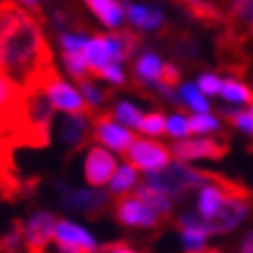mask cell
Returning <instances> with one entry per match:
<instances>
[{
    "label": "cell",
    "instance_id": "6da1fadb",
    "mask_svg": "<svg viewBox=\"0 0 253 253\" xmlns=\"http://www.w3.org/2000/svg\"><path fill=\"white\" fill-rule=\"evenodd\" d=\"M51 70V51L40 21L23 9L12 7L0 42V72L26 91L42 84Z\"/></svg>",
    "mask_w": 253,
    "mask_h": 253
},
{
    "label": "cell",
    "instance_id": "7a4b0ae2",
    "mask_svg": "<svg viewBox=\"0 0 253 253\" xmlns=\"http://www.w3.org/2000/svg\"><path fill=\"white\" fill-rule=\"evenodd\" d=\"M144 179L149 184L158 186L161 191H165L169 198L176 202V200L186 198V195L193 191L198 193V188L202 184H207L209 179H211V174L191 168L186 161H179V158H176V161L168 163L163 169H156L151 174H146Z\"/></svg>",
    "mask_w": 253,
    "mask_h": 253
},
{
    "label": "cell",
    "instance_id": "3957f363",
    "mask_svg": "<svg viewBox=\"0 0 253 253\" xmlns=\"http://www.w3.org/2000/svg\"><path fill=\"white\" fill-rule=\"evenodd\" d=\"M58 200L61 205L70 211L86 216H98L105 211L112 202V193H105L102 188H75V186H63L58 184Z\"/></svg>",
    "mask_w": 253,
    "mask_h": 253
},
{
    "label": "cell",
    "instance_id": "277c9868",
    "mask_svg": "<svg viewBox=\"0 0 253 253\" xmlns=\"http://www.w3.org/2000/svg\"><path fill=\"white\" fill-rule=\"evenodd\" d=\"M126 156L142 174H151L156 169H163L168 163H172V149L156 142V137H135Z\"/></svg>",
    "mask_w": 253,
    "mask_h": 253
},
{
    "label": "cell",
    "instance_id": "5b68a950",
    "mask_svg": "<svg viewBox=\"0 0 253 253\" xmlns=\"http://www.w3.org/2000/svg\"><path fill=\"white\" fill-rule=\"evenodd\" d=\"M114 216L126 228H142V230L156 228L161 218V214L139 195H121L114 207Z\"/></svg>",
    "mask_w": 253,
    "mask_h": 253
},
{
    "label": "cell",
    "instance_id": "8992f818",
    "mask_svg": "<svg viewBox=\"0 0 253 253\" xmlns=\"http://www.w3.org/2000/svg\"><path fill=\"white\" fill-rule=\"evenodd\" d=\"M54 244L63 253H93L98 251V239L93 237L91 230H86L84 225L75 221L61 218L56 221L54 230Z\"/></svg>",
    "mask_w": 253,
    "mask_h": 253
},
{
    "label": "cell",
    "instance_id": "52a82bcc",
    "mask_svg": "<svg viewBox=\"0 0 253 253\" xmlns=\"http://www.w3.org/2000/svg\"><path fill=\"white\" fill-rule=\"evenodd\" d=\"M42 86H44V91L51 100V105L56 107V112L70 114V112H84L86 109V100L82 95V91L70 82H65L61 75H56V70H51L46 75Z\"/></svg>",
    "mask_w": 253,
    "mask_h": 253
},
{
    "label": "cell",
    "instance_id": "ba28073f",
    "mask_svg": "<svg viewBox=\"0 0 253 253\" xmlns=\"http://www.w3.org/2000/svg\"><path fill=\"white\" fill-rule=\"evenodd\" d=\"M119 163H116V156L112 149L107 146H91L86 151L84 158V179L86 184L93 186V188H107L109 179L116 172Z\"/></svg>",
    "mask_w": 253,
    "mask_h": 253
},
{
    "label": "cell",
    "instance_id": "9c48e42d",
    "mask_svg": "<svg viewBox=\"0 0 253 253\" xmlns=\"http://www.w3.org/2000/svg\"><path fill=\"white\" fill-rule=\"evenodd\" d=\"M228 151V146L223 142L207 137V135H198V137H186V139H176L172 146V156L179 161H216L223 158Z\"/></svg>",
    "mask_w": 253,
    "mask_h": 253
},
{
    "label": "cell",
    "instance_id": "30bf717a",
    "mask_svg": "<svg viewBox=\"0 0 253 253\" xmlns=\"http://www.w3.org/2000/svg\"><path fill=\"white\" fill-rule=\"evenodd\" d=\"M93 135L100 144L112 149L114 154H126L128 146L132 144V139H135L132 128L116 121L114 116H100L98 121L93 123Z\"/></svg>",
    "mask_w": 253,
    "mask_h": 253
},
{
    "label": "cell",
    "instance_id": "8fae6325",
    "mask_svg": "<svg viewBox=\"0 0 253 253\" xmlns=\"http://www.w3.org/2000/svg\"><path fill=\"white\" fill-rule=\"evenodd\" d=\"M56 218L51 211H35V214L23 223V242L28 251H44L54 242Z\"/></svg>",
    "mask_w": 253,
    "mask_h": 253
},
{
    "label": "cell",
    "instance_id": "7c38bea8",
    "mask_svg": "<svg viewBox=\"0 0 253 253\" xmlns=\"http://www.w3.org/2000/svg\"><path fill=\"white\" fill-rule=\"evenodd\" d=\"M88 132H91V119L84 112L63 114L58 123V142L63 144V149H79L86 142Z\"/></svg>",
    "mask_w": 253,
    "mask_h": 253
},
{
    "label": "cell",
    "instance_id": "4fadbf2b",
    "mask_svg": "<svg viewBox=\"0 0 253 253\" xmlns=\"http://www.w3.org/2000/svg\"><path fill=\"white\" fill-rule=\"evenodd\" d=\"M179 230H181V246L186 251H205L207 239L211 237L209 228L205 225V221L198 216V211H186L179 216Z\"/></svg>",
    "mask_w": 253,
    "mask_h": 253
},
{
    "label": "cell",
    "instance_id": "5bb4252c",
    "mask_svg": "<svg viewBox=\"0 0 253 253\" xmlns=\"http://www.w3.org/2000/svg\"><path fill=\"white\" fill-rule=\"evenodd\" d=\"M126 21L130 23L135 31L151 33L165 23V14H163L158 7H151V5H146V2L128 0V2H126Z\"/></svg>",
    "mask_w": 253,
    "mask_h": 253
},
{
    "label": "cell",
    "instance_id": "9a60e30c",
    "mask_svg": "<svg viewBox=\"0 0 253 253\" xmlns=\"http://www.w3.org/2000/svg\"><path fill=\"white\" fill-rule=\"evenodd\" d=\"M84 5L109 31L121 28V23L126 21V5L119 0H84Z\"/></svg>",
    "mask_w": 253,
    "mask_h": 253
},
{
    "label": "cell",
    "instance_id": "2e32d148",
    "mask_svg": "<svg viewBox=\"0 0 253 253\" xmlns=\"http://www.w3.org/2000/svg\"><path fill=\"white\" fill-rule=\"evenodd\" d=\"M163 68L165 63L156 51H142L135 58V77L142 86H151L154 88L163 79Z\"/></svg>",
    "mask_w": 253,
    "mask_h": 253
},
{
    "label": "cell",
    "instance_id": "e0dca14e",
    "mask_svg": "<svg viewBox=\"0 0 253 253\" xmlns=\"http://www.w3.org/2000/svg\"><path fill=\"white\" fill-rule=\"evenodd\" d=\"M137 184H139V169L128 161L116 168V172L112 174V179L107 184V191L112 195H116V198H121V195H128L130 191H135Z\"/></svg>",
    "mask_w": 253,
    "mask_h": 253
},
{
    "label": "cell",
    "instance_id": "ac0fdd59",
    "mask_svg": "<svg viewBox=\"0 0 253 253\" xmlns=\"http://www.w3.org/2000/svg\"><path fill=\"white\" fill-rule=\"evenodd\" d=\"M218 98H221L225 105H230V107H249L253 102V91L242 82V79L228 77V79H223Z\"/></svg>",
    "mask_w": 253,
    "mask_h": 253
},
{
    "label": "cell",
    "instance_id": "d6986e66",
    "mask_svg": "<svg viewBox=\"0 0 253 253\" xmlns=\"http://www.w3.org/2000/svg\"><path fill=\"white\" fill-rule=\"evenodd\" d=\"M135 191H137L139 198L146 200V202H149V205H151V207H154L161 216H168L169 211H172V207H174V200L169 198L165 191H161L158 186L149 184L146 179L142 181V184H137V188H135Z\"/></svg>",
    "mask_w": 253,
    "mask_h": 253
},
{
    "label": "cell",
    "instance_id": "ffe728a7",
    "mask_svg": "<svg viewBox=\"0 0 253 253\" xmlns=\"http://www.w3.org/2000/svg\"><path fill=\"white\" fill-rule=\"evenodd\" d=\"M176 95H179V102L186 105L191 112H209V100L198 88V84H179Z\"/></svg>",
    "mask_w": 253,
    "mask_h": 253
},
{
    "label": "cell",
    "instance_id": "44dd1931",
    "mask_svg": "<svg viewBox=\"0 0 253 253\" xmlns=\"http://www.w3.org/2000/svg\"><path fill=\"white\" fill-rule=\"evenodd\" d=\"M223 121L211 112H193L191 114V130L193 135H214L221 132Z\"/></svg>",
    "mask_w": 253,
    "mask_h": 253
},
{
    "label": "cell",
    "instance_id": "7402d4cb",
    "mask_svg": "<svg viewBox=\"0 0 253 253\" xmlns=\"http://www.w3.org/2000/svg\"><path fill=\"white\" fill-rule=\"evenodd\" d=\"M165 135L176 139H186L191 137L193 130H191V116L184 114V112H174V114L165 116Z\"/></svg>",
    "mask_w": 253,
    "mask_h": 253
},
{
    "label": "cell",
    "instance_id": "603a6c76",
    "mask_svg": "<svg viewBox=\"0 0 253 253\" xmlns=\"http://www.w3.org/2000/svg\"><path fill=\"white\" fill-rule=\"evenodd\" d=\"M112 116H114L116 121H121L123 126H128V128H132V130H137L142 119H144V112H142L137 105L128 102V100H121V102H116L114 105Z\"/></svg>",
    "mask_w": 253,
    "mask_h": 253
},
{
    "label": "cell",
    "instance_id": "cb8c5ba5",
    "mask_svg": "<svg viewBox=\"0 0 253 253\" xmlns=\"http://www.w3.org/2000/svg\"><path fill=\"white\" fill-rule=\"evenodd\" d=\"M88 35L82 31H58V46H61V54H77L84 51Z\"/></svg>",
    "mask_w": 253,
    "mask_h": 253
},
{
    "label": "cell",
    "instance_id": "d4e9b609",
    "mask_svg": "<svg viewBox=\"0 0 253 253\" xmlns=\"http://www.w3.org/2000/svg\"><path fill=\"white\" fill-rule=\"evenodd\" d=\"M63 58V68H65V72H68L72 79H82L88 77V72H91V68H88V63H86V56L84 51H77V54H61Z\"/></svg>",
    "mask_w": 253,
    "mask_h": 253
},
{
    "label": "cell",
    "instance_id": "484cf974",
    "mask_svg": "<svg viewBox=\"0 0 253 253\" xmlns=\"http://www.w3.org/2000/svg\"><path fill=\"white\" fill-rule=\"evenodd\" d=\"M19 88L21 86H16L5 72H0V114L14 107V102L19 100Z\"/></svg>",
    "mask_w": 253,
    "mask_h": 253
},
{
    "label": "cell",
    "instance_id": "4316f807",
    "mask_svg": "<svg viewBox=\"0 0 253 253\" xmlns=\"http://www.w3.org/2000/svg\"><path fill=\"white\" fill-rule=\"evenodd\" d=\"M223 116L237 128L239 132H244L249 137H253V114L249 109H242V107H235V109H225Z\"/></svg>",
    "mask_w": 253,
    "mask_h": 253
},
{
    "label": "cell",
    "instance_id": "83f0119b",
    "mask_svg": "<svg viewBox=\"0 0 253 253\" xmlns=\"http://www.w3.org/2000/svg\"><path fill=\"white\" fill-rule=\"evenodd\" d=\"M137 130L144 137H161V135H165V116L161 112H149V114H144Z\"/></svg>",
    "mask_w": 253,
    "mask_h": 253
},
{
    "label": "cell",
    "instance_id": "f1b7e54d",
    "mask_svg": "<svg viewBox=\"0 0 253 253\" xmlns=\"http://www.w3.org/2000/svg\"><path fill=\"white\" fill-rule=\"evenodd\" d=\"M79 91H82V95H84V100H86V107H100V105L105 102V91L88 77L82 79Z\"/></svg>",
    "mask_w": 253,
    "mask_h": 253
},
{
    "label": "cell",
    "instance_id": "f546056e",
    "mask_svg": "<svg viewBox=\"0 0 253 253\" xmlns=\"http://www.w3.org/2000/svg\"><path fill=\"white\" fill-rule=\"evenodd\" d=\"M195 84H198V88L207 98H214V95H218L221 93V86H223V77H218L216 72H202L198 79H195Z\"/></svg>",
    "mask_w": 253,
    "mask_h": 253
},
{
    "label": "cell",
    "instance_id": "4dcf8cb0",
    "mask_svg": "<svg viewBox=\"0 0 253 253\" xmlns=\"http://www.w3.org/2000/svg\"><path fill=\"white\" fill-rule=\"evenodd\" d=\"M100 79H105L107 84L112 86H121L126 82V70H123V63H109L98 72Z\"/></svg>",
    "mask_w": 253,
    "mask_h": 253
},
{
    "label": "cell",
    "instance_id": "1f68e13d",
    "mask_svg": "<svg viewBox=\"0 0 253 253\" xmlns=\"http://www.w3.org/2000/svg\"><path fill=\"white\" fill-rule=\"evenodd\" d=\"M23 246H26V242H23V228H12V230H7L0 237V249L2 251H19Z\"/></svg>",
    "mask_w": 253,
    "mask_h": 253
},
{
    "label": "cell",
    "instance_id": "d6a6232c",
    "mask_svg": "<svg viewBox=\"0 0 253 253\" xmlns=\"http://www.w3.org/2000/svg\"><path fill=\"white\" fill-rule=\"evenodd\" d=\"M163 82L179 86V68L172 65V63H165V68H163Z\"/></svg>",
    "mask_w": 253,
    "mask_h": 253
},
{
    "label": "cell",
    "instance_id": "836d02e7",
    "mask_svg": "<svg viewBox=\"0 0 253 253\" xmlns=\"http://www.w3.org/2000/svg\"><path fill=\"white\" fill-rule=\"evenodd\" d=\"M105 251H114V253H132L135 249H132L130 244H126V242H112V244H105L102 246Z\"/></svg>",
    "mask_w": 253,
    "mask_h": 253
},
{
    "label": "cell",
    "instance_id": "e575fe53",
    "mask_svg": "<svg viewBox=\"0 0 253 253\" xmlns=\"http://www.w3.org/2000/svg\"><path fill=\"white\" fill-rule=\"evenodd\" d=\"M239 251L242 253H253V230H249L239 242Z\"/></svg>",
    "mask_w": 253,
    "mask_h": 253
},
{
    "label": "cell",
    "instance_id": "d590c367",
    "mask_svg": "<svg viewBox=\"0 0 253 253\" xmlns=\"http://www.w3.org/2000/svg\"><path fill=\"white\" fill-rule=\"evenodd\" d=\"M16 5H21V7H35V5H42L44 0H14Z\"/></svg>",
    "mask_w": 253,
    "mask_h": 253
},
{
    "label": "cell",
    "instance_id": "8d00e7d4",
    "mask_svg": "<svg viewBox=\"0 0 253 253\" xmlns=\"http://www.w3.org/2000/svg\"><path fill=\"white\" fill-rule=\"evenodd\" d=\"M249 112H251V114H253V102H251V105H249Z\"/></svg>",
    "mask_w": 253,
    "mask_h": 253
}]
</instances>
